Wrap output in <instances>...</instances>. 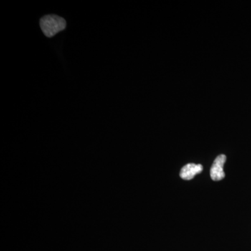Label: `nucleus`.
<instances>
[{
	"instance_id": "nucleus-2",
	"label": "nucleus",
	"mask_w": 251,
	"mask_h": 251,
	"mask_svg": "<svg viewBox=\"0 0 251 251\" xmlns=\"http://www.w3.org/2000/svg\"><path fill=\"white\" fill-rule=\"evenodd\" d=\"M226 159L227 157L226 155L221 154L214 160L210 170V176L213 181H221L224 179L226 175L224 171V166Z\"/></svg>"
},
{
	"instance_id": "nucleus-1",
	"label": "nucleus",
	"mask_w": 251,
	"mask_h": 251,
	"mask_svg": "<svg viewBox=\"0 0 251 251\" xmlns=\"http://www.w3.org/2000/svg\"><path fill=\"white\" fill-rule=\"evenodd\" d=\"M67 26L65 20L56 15H48L40 20V27L47 37H52L59 31L64 30Z\"/></svg>"
},
{
	"instance_id": "nucleus-3",
	"label": "nucleus",
	"mask_w": 251,
	"mask_h": 251,
	"mask_svg": "<svg viewBox=\"0 0 251 251\" xmlns=\"http://www.w3.org/2000/svg\"><path fill=\"white\" fill-rule=\"evenodd\" d=\"M202 165L188 163L181 168L179 174L180 177L184 180H191L196 175L202 173Z\"/></svg>"
}]
</instances>
